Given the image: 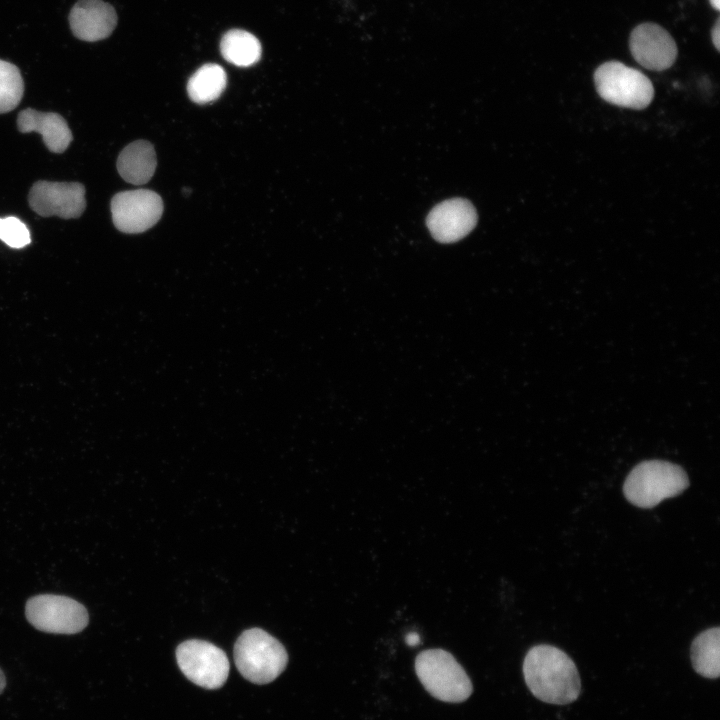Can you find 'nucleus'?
Returning <instances> with one entry per match:
<instances>
[{
  "label": "nucleus",
  "mask_w": 720,
  "mask_h": 720,
  "mask_svg": "<svg viewBox=\"0 0 720 720\" xmlns=\"http://www.w3.org/2000/svg\"><path fill=\"white\" fill-rule=\"evenodd\" d=\"M157 158L152 144L137 140L128 144L119 154L117 170L120 176L131 184L147 183L153 176Z\"/></svg>",
  "instance_id": "nucleus-14"
},
{
  "label": "nucleus",
  "mask_w": 720,
  "mask_h": 720,
  "mask_svg": "<svg viewBox=\"0 0 720 720\" xmlns=\"http://www.w3.org/2000/svg\"><path fill=\"white\" fill-rule=\"evenodd\" d=\"M5 687H6V678H5L3 671L0 669V694L3 692Z\"/></svg>",
  "instance_id": "nucleus-22"
},
{
  "label": "nucleus",
  "mask_w": 720,
  "mask_h": 720,
  "mask_svg": "<svg viewBox=\"0 0 720 720\" xmlns=\"http://www.w3.org/2000/svg\"><path fill=\"white\" fill-rule=\"evenodd\" d=\"M220 51L227 62L239 67H248L259 61L262 47L259 40L250 32L232 29L223 35Z\"/></svg>",
  "instance_id": "nucleus-16"
},
{
  "label": "nucleus",
  "mask_w": 720,
  "mask_h": 720,
  "mask_svg": "<svg viewBox=\"0 0 720 720\" xmlns=\"http://www.w3.org/2000/svg\"><path fill=\"white\" fill-rule=\"evenodd\" d=\"M415 670L424 688L441 701L462 702L472 693V683L465 670L445 650L421 652L415 660Z\"/></svg>",
  "instance_id": "nucleus-4"
},
{
  "label": "nucleus",
  "mask_w": 720,
  "mask_h": 720,
  "mask_svg": "<svg viewBox=\"0 0 720 720\" xmlns=\"http://www.w3.org/2000/svg\"><path fill=\"white\" fill-rule=\"evenodd\" d=\"M709 1H710L711 6L714 9H716V10L720 9V0H709Z\"/></svg>",
  "instance_id": "nucleus-23"
},
{
  "label": "nucleus",
  "mask_w": 720,
  "mask_h": 720,
  "mask_svg": "<svg viewBox=\"0 0 720 720\" xmlns=\"http://www.w3.org/2000/svg\"><path fill=\"white\" fill-rule=\"evenodd\" d=\"M711 38L712 42L715 45L716 49L719 50L720 47V24L719 19H717L716 24L712 28L711 32Z\"/></svg>",
  "instance_id": "nucleus-20"
},
{
  "label": "nucleus",
  "mask_w": 720,
  "mask_h": 720,
  "mask_svg": "<svg viewBox=\"0 0 720 720\" xmlns=\"http://www.w3.org/2000/svg\"><path fill=\"white\" fill-rule=\"evenodd\" d=\"M426 223L435 240L452 243L465 237L475 227L477 213L468 200L454 198L436 205L429 212Z\"/></svg>",
  "instance_id": "nucleus-11"
},
{
  "label": "nucleus",
  "mask_w": 720,
  "mask_h": 720,
  "mask_svg": "<svg viewBox=\"0 0 720 720\" xmlns=\"http://www.w3.org/2000/svg\"><path fill=\"white\" fill-rule=\"evenodd\" d=\"M0 240L11 248H23L31 242L27 226L18 218H0Z\"/></svg>",
  "instance_id": "nucleus-19"
},
{
  "label": "nucleus",
  "mask_w": 720,
  "mask_h": 720,
  "mask_svg": "<svg viewBox=\"0 0 720 720\" xmlns=\"http://www.w3.org/2000/svg\"><path fill=\"white\" fill-rule=\"evenodd\" d=\"M405 642H406L409 646H416V645H418L419 642H420V637H419V635H418L417 633L411 632V633H408V634L406 635V637H405Z\"/></svg>",
  "instance_id": "nucleus-21"
},
{
  "label": "nucleus",
  "mask_w": 720,
  "mask_h": 720,
  "mask_svg": "<svg viewBox=\"0 0 720 720\" xmlns=\"http://www.w3.org/2000/svg\"><path fill=\"white\" fill-rule=\"evenodd\" d=\"M523 674L531 693L546 703H571L581 691L575 663L564 651L551 645H537L527 652Z\"/></svg>",
  "instance_id": "nucleus-1"
},
{
  "label": "nucleus",
  "mask_w": 720,
  "mask_h": 720,
  "mask_svg": "<svg viewBox=\"0 0 720 720\" xmlns=\"http://www.w3.org/2000/svg\"><path fill=\"white\" fill-rule=\"evenodd\" d=\"M25 615L36 629L54 634H75L88 624L86 608L78 601L61 595L40 594L30 598Z\"/></svg>",
  "instance_id": "nucleus-6"
},
{
  "label": "nucleus",
  "mask_w": 720,
  "mask_h": 720,
  "mask_svg": "<svg viewBox=\"0 0 720 720\" xmlns=\"http://www.w3.org/2000/svg\"><path fill=\"white\" fill-rule=\"evenodd\" d=\"M176 659L182 673L206 689L220 688L229 674L230 664L225 652L204 640L182 642L176 649Z\"/></svg>",
  "instance_id": "nucleus-7"
},
{
  "label": "nucleus",
  "mask_w": 720,
  "mask_h": 720,
  "mask_svg": "<svg viewBox=\"0 0 720 720\" xmlns=\"http://www.w3.org/2000/svg\"><path fill=\"white\" fill-rule=\"evenodd\" d=\"M17 126L23 133H40L46 147L55 153L64 152L73 139L66 120L53 112L24 109L18 114Z\"/></svg>",
  "instance_id": "nucleus-13"
},
{
  "label": "nucleus",
  "mask_w": 720,
  "mask_h": 720,
  "mask_svg": "<svg viewBox=\"0 0 720 720\" xmlns=\"http://www.w3.org/2000/svg\"><path fill=\"white\" fill-rule=\"evenodd\" d=\"M226 79L225 70L220 65L205 64L190 77L187 83V93L195 103L212 102L224 91Z\"/></svg>",
  "instance_id": "nucleus-17"
},
{
  "label": "nucleus",
  "mask_w": 720,
  "mask_h": 720,
  "mask_svg": "<svg viewBox=\"0 0 720 720\" xmlns=\"http://www.w3.org/2000/svg\"><path fill=\"white\" fill-rule=\"evenodd\" d=\"M163 213L161 197L148 189L115 194L111 214L115 227L124 233H141L154 226Z\"/></svg>",
  "instance_id": "nucleus-8"
},
{
  "label": "nucleus",
  "mask_w": 720,
  "mask_h": 720,
  "mask_svg": "<svg viewBox=\"0 0 720 720\" xmlns=\"http://www.w3.org/2000/svg\"><path fill=\"white\" fill-rule=\"evenodd\" d=\"M594 83L602 99L624 108L644 109L654 96L650 79L619 61L601 64L594 72Z\"/></svg>",
  "instance_id": "nucleus-5"
},
{
  "label": "nucleus",
  "mask_w": 720,
  "mask_h": 720,
  "mask_svg": "<svg viewBox=\"0 0 720 720\" xmlns=\"http://www.w3.org/2000/svg\"><path fill=\"white\" fill-rule=\"evenodd\" d=\"M234 660L241 675L255 684H267L285 669L284 646L260 628L244 631L234 645Z\"/></svg>",
  "instance_id": "nucleus-3"
},
{
  "label": "nucleus",
  "mask_w": 720,
  "mask_h": 720,
  "mask_svg": "<svg viewBox=\"0 0 720 720\" xmlns=\"http://www.w3.org/2000/svg\"><path fill=\"white\" fill-rule=\"evenodd\" d=\"M694 670L703 677L715 679L720 673V628L713 627L701 632L693 640L690 649Z\"/></svg>",
  "instance_id": "nucleus-15"
},
{
  "label": "nucleus",
  "mask_w": 720,
  "mask_h": 720,
  "mask_svg": "<svg viewBox=\"0 0 720 720\" xmlns=\"http://www.w3.org/2000/svg\"><path fill=\"white\" fill-rule=\"evenodd\" d=\"M629 47L636 62L652 71L670 68L678 53L672 36L655 23L636 26L630 34Z\"/></svg>",
  "instance_id": "nucleus-10"
},
{
  "label": "nucleus",
  "mask_w": 720,
  "mask_h": 720,
  "mask_svg": "<svg viewBox=\"0 0 720 720\" xmlns=\"http://www.w3.org/2000/svg\"><path fill=\"white\" fill-rule=\"evenodd\" d=\"M23 92L24 82L18 67L0 59V113L16 108Z\"/></svg>",
  "instance_id": "nucleus-18"
},
{
  "label": "nucleus",
  "mask_w": 720,
  "mask_h": 720,
  "mask_svg": "<svg viewBox=\"0 0 720 720\" xmlns=\"http://www.w3.org/2000/svg\"><path fill=\"white\" fill-rule=\"evenodd\" d=\"M688 486L689 478L679 465L663 460H647L630 471L623 493L634 506L649 509L681 494Z\"/></svg>",
  "instance_id": "nucleus-2"
},
{
  "label": "nucleus",
  "mask_w": 720,
  "mask_h": 720,
  "mask_svg": "<svg viewBox=\"0 0 720 720\" xmlns=\"http://www.w3.org/2000/svg\"><path fill=\"white\" fill-rule=\"evenodd\" d=\"M28 202L43 217L78 218L86 208L85 187L78 182L37 181L30 189Z\"/></svg>",
  "instance_id": "nucleus-9"
},
{
  "label": "nucleus",
  "mask_w": 720,
  "mask_h": 720,
  "mask_svg": "<svg viewBox=\"0 0 720 720\" xmlns=\"http://www.w3.org/2000/svg\"><path fill=\"white\" fill-rule=\"evenodd\" d=\"M69 24L78 39L96 42L112 34L117 25V13L103 0H78L69 13Z\"/></svg>",
  "instance_id": "nucleus-12"
}]
</instances>
